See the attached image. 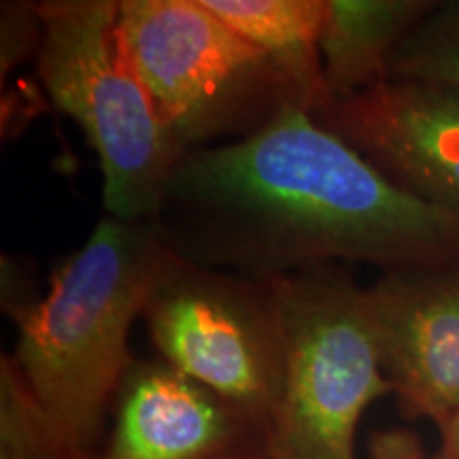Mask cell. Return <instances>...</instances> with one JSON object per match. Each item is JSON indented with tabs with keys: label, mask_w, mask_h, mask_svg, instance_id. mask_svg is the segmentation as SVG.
Segmentation results:
<instances>
[{
	"label": "cell",
	"mask_w": 459,
	"mask_h": 459,
	"mask_svg": "<svg viewBox=\"0 0 459 459\" xmlns=\"http://www.w3.org/2000/svg\"><path fill=\"white\" fill-rule=\"evenodd\" d=\"M156 223L183 260L255 279L341 262L459 266V213L404 192L300 105L187 152Z\"/></svg>",
	"instance_id": "obj_1"
},
{
	"label": "cell",
	"mask_w": 459,
	"mask_h": 459,
	"mask_svg": "<svg viewBox=\"0 0 459 459\" xmlns=\"http://www.w3.org/2000/svg\"><path fill=\"white\" fill-rule=\"evenodd\" d=\"M156 221L107 215L56 268L49 291L7 317L15 361L54 423L68 459H99L107 415L134 358L128 338L172 257Z\"/></svg>",
	"instance_id": "obj_2"
},
{
	"label": "cell",
	"mask_w": 459,
	"mask_h": 459,
	"mask_svg": "<svg viewBox=\"0 0 459 459\" xmlns=\"http://www.w3.org/2000/svg\"><path fill=\"white\" fill-rule=\"evenodd\" d=\"M37 71L99 156L107 213L156 221L186 156L132 68L115 0H48Z\"/></svg>",
	"instance_id": "obj_3"
},
{
	"label": "cell",
	"mask_w": 459,
	"mask_h": 459,
	"mask_svg": "<svg viewBox=\"0 0 459 459\" xmlns=\"http://www.w3.org/2000/svg\"><path fill=\"white\" fill-rule=\"evenodd\" d=\"M285 372L268 459H358L364 411L392 394L368 290L341 266L273 277Z\"/></svg>",
	"instance_id": "obj_4"
},
{
	"label": "cell",
	"mask_w": 459,
	"mask_h": 459,
	"mask_svg": "<svg viewBox=\"0 0 459 459\" xmlns=\"http://www.w3.org/2000/svg\"><path fill=\"white\" fill-rule=\"evenodd\" d=\"M119 34L186 152L245 139L298 105L273 62L203 0H122Z\"/></svg>",
	"instance_id": "obj_5"
},
{
	"label": "cell",
	"mask_w": 459,
	"mask_h": 459,
	"mask_svg": "<svg viewBox=\"0 0 459 459\" xmlns=\"http://www.w3.org/2000/svg\"><path fill=\"white\" fill-rule=\"evenodd\" d=\"M160 359L273 423L285 336L271 279L172 257L143 311Z\"/></svg>",
	"instance_id": "obj_6"
},
{
	"label": "cell",
	"mask_w": 459,
	"mask_h": 459,
	"mask_svg": "<svg viewBox=\"0 0 459 459\" xmlns=\"http://www.w3.org/2000/svg\"><path fill=\"white\" fill-rule=\"evenodd\" d=\"M389 181L459 213V88L385 79L313 113Z\"/></svg>",
	"instance_id": "obj_7"
},
{
	"label": "cell",
	"mask_w": 459,
	"mask_h": 459,
	"mask_svg": "<svg viewBox=\"0 0 459 459\" xmlns=\"http://www.w3.org/2000/svg\"><path fill=\"white\" fill-rule=\"evenodd\" d=\"M271 423L181 375L136 359L99 459H268Z\"/></svg>",
	"instance_id": "obj_8"
},
{
	"label": "cell",
	"mask_w": 459,
	"mask_h": 459,
	"mask_svg": "<svg viewBox=\"0 0 459 459\" xmlns=\"http://www.w3.org/2000/svg\"><path fill=\"white\" fill-rule=\"evenodd\" d=\"M381 364L406 419L459 412V266L385 273L368 290Z\"/></svg>",
	"instance_id": "obj_9"
},
{
	"label": "cell",
	"mask_w": 459,
	"mask_h": 459,
	"mask_svg": "<svg viewBox=\"0 0 459 459\" xmlns=\"http://www.w3.org/2000/svg\"><path fill=\"white\" fill-rule=\"evenodd\" d=\"M436 4L429 0H328L319 43L328 102L347 100L389 79V62L398 45Z\"/></svg>",
	"instance_id": "obj_10"
},
{
	"label": "cell",
	"mask_w": 459,
	"mask_h": 459,
	"mask_svg": "<svg viewBox=\"0 0 459 459\" xmlns=\"http://www.w3.org/2000/svg\"><path fill=\"white\" fill-rule=\"evenodd\" d=\"M217 17L262 51L290 85L296 102L315 113L328 102L321 62L328 0H203Z\"/></svg>",
	"instance_id": "obj_11"
},
{
	"label": "cell",
	"mask_w": 459,
	"mask_h": 459,
	"mask_svg": "<svg viewBox=\"0 0 459 459\" xmlns=\"http://www.w3.org/2000/svg\"><path fill=\"white\" fill-rule=\"evenodd\" d=\"M0 459H68L13 355H0Z\"/></svg>",
	"instance_id": "obj_12"
},
{
	"label": "cell",
	"mask_w": 459,
	"mask_h": 459,
	"mask_svg": "<svg viewBox=\"0 0 459 459\" xmlns=\"http://www.w3.org/2000/svg\"><path fill=\"white\" fill-rule=\"evenodd\" d=\"M389 79L459 88V3H438L398 45Z\"/></svg>",
	"instance_id": "obj_13"
},
{
	"label": "cell",
	"mask_w": 459,
	"mask_h": 459,
	"mask_svg": "<svg viewBox=\"0 0 459 459\" xmlns=\"http://www.w3.org/2000/svg\"><path fill=\"white\" fill-rule=\"evenodd\" d=\"M0 73L7 77L28 56L39 54L43 20L39 3H3L0 11Z\"/></svg>",
	"instance_id": "obj_14"
},
{
	"label": "cell",
	"mask_w": 459,
	"mask_h": 459,
	"mask_svg": "<svg viewBox=\"0 0 459 459\" xmlns=\"http://www.w3.org/2000/svg\"><path fill=\"white\" fill-rule=\"evenodd\" d=\"M370 459H428L421 438L412 429L394 428L375 432L368 440Z\"/></svg>",
	"instance_id": "obj_15"
},
{
	"label": "cell",
	"mask_w": 459,
	"mask_h": 459,
	"mask_svg": "<svg viewBox=\"0 0 459 459\" xmlns=\"http://www.w3.org/2000/svg\"><path fill=\"white\" fill-rule=\"evenodd\" d=\"M440 429V445L438 451L428 459H459V412L449 419H445L438 426Z\"/></svg>",
	"instance_id": "obj_16"
}]
</instances>
